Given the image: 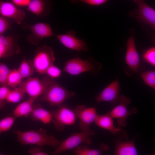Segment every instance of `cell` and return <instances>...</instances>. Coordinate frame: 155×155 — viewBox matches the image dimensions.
<instances>
[{"mask_svg": "<svg viewBox=\"0 0 155 155\" xmlns=\"http://www.w3.org/2000/svg\"><path fill=\"white\" fill-rule=\"evenodd\" d=\"M14 133L22 145H36L40 147L48 145L57 148L60 144L55 137L47 134L46 131L42 128L37 131H23L16 130Z\"/></svg>", "mask_w": 155, "mask_h": 155, "instance_id": "1", "label": "cell"}, {"mask_svg": "<svg viewBox=\"0 0 155 155\" xmlns=\"http://www.w3.org/2000/svg\"><path fill=\"white\" fill-rule=\"evenodd\" d=\"M75 95L74 92L67 90L48 75L46 89L38 101H46L51 106H59Z\"/></svg>", "mask_w": 155, "mask_h": 155, "instance_id": "2", "label": "cell"}, {"mask_svg": "<svg viewBox=\"0 0 155 155\" xmlns=\"http://www.w3.org/2000/svg\"><path fill=\"white\" fill-rule=\"evenodd\" d=\"M100 63L90 57L85 60L76 57L68 60L66 63L63 71L71 75H75L90 71L92 73L100 69Z\"/></svg>", "mask_w": 155, "mask_h": 155, "instance_id": "3", "label": "cell"}, {"mask_svg": "<svg viewBox=\"0 0 155 155\" xmlns=\"http://www.w3.org/2000/svg\"><path fill=\"white\" fill-rule=\"evenodd\" d=\"M95 132L89 128L79 133H72L63 141L51 154L57 155L69 150H72L82 144L89 145L92 142L90 136L94 135Z\"/></svg>", "mask_w": 155, "mask_h": 155, "instance_id": "4", "label": "cell"}, {"mask_svg": "<svg viewBox=\"0 0 155 155\" xmlns=\"http://www.w3.org/2000/svg\"><path fill=\"white\" fill-rule=\"evenodd\" d=\"M55 60L52 47L46 44L38 47L35 52L32 61L35 71L40 74H46L47 69L54 64Z\"/></svg>", "mask_w": 155, "mask_h": 155, "instance_id": "5", "label": "cell"}, {"mask_svg": "<svg viewBox=\"0 0 155 155\" xmlns=\"http://www.w3.org/2000/svg\"><path fill=\"white\" fill-rule=\"evenodd\" d=\"M51 112V122L58 131L61 132L67 125L75 124L77 118L73 110L63 104Z\"/></svg>", "mask_w": 155, "mask_h": 155, "instance_id": "6", "label": "cell"}, {"mask_svg": "<svg viewBox=\"0 0 155 155\" xmlns=\"http://www.w3.org/2000/svg\"><path fill=\"white\" fill-rule=\"evenodd\" d=\"M137 8L129 12L128 15L135 18L138 22L149 25L155 30V10L144 0H135Z\"/></svg>", "mask_w": 155, "mask_h": 155, "instance_id": "7", "label": "cell"}, {"mask_svg": "<svg viewBox=\"0 0 155 155\" xmlns=\"http://www.w3.org/2000/svg\"><path fill=\"white\" fill-rule=\"evenodd\" d=\"M118 101L120 104L113 108L109 113L113 118L118 119L117 122L120 127H125L127 125V118L130 115L137 112V109L133 108L131 110L127 108V105L131 101L129 98L123 95L119 96Z\"/></svg>", "mask_w": 155, "mask_h": 155, "instance_id": "8", "label": "cell"}, {"mask_svg": "<svg viewBox=\"0 0 155 155\" xmlns=\"http://www.w3.org/2000/svg\"><path fill=\"white\" fill-rule=\"evenodd\" d=\"M48 75H45L42 80L37 78H29L25 82H22L20 85L29 98L36 100L42 96L46 89Z\"/></svg>", "mask_w": 155, "mask_h": 155, "instance_id": "9", "label": "cell"}, {"mask_svg": "<svg viewBox=\"0 0 155 155\" xmlns=\"http://www.w3.org/2000/svg\"><path fill=\"white\" fill-rule=\"evenodd\" d=\"M28 28L32 34L27 37V40L32 44L37 45L43 38L54 35L50 25L48 24L40 22L29 25Z\"/></svg>", "mask_w": 155, "mask_h": 155, "instance_id": "10", "label": "cell"}, {"mask_svg": "<svg viewBox=\"0 0 155 155\" xmlns=\"http://www.w3.org/2000/svg\"><path fill=\"white\" fill-rule=\"evenodd\" d=\"M73 110L76 118L80 120L79 126L82 131L89 128L98 115L95 107H86L82 104L78 105Z\"/></svg>", "mask_w": 155, "mask_h": 155, "instance_id": "11", "label": "cell"}, {"mask_svg": "<svg viewBox=\"0 0 155 155\" xmlns=\"http://www.w3.org/2000/svg\"><path fill=\"white\" fill-rule=\"evenodd\" d=\"M58 40L66 47L79 52L81 51H87V44L82 39L76 37V33L73 31H70L65 34L56 35Z\"/></svg>", "mask_w": 155, "mask_h": 155, "instance_id": "12", "label": "cell"}, {"mask_svg": "<svg viewBox=\"0 0 155 155\" xmlns=\"http://www.w3.org/2000/svg\"><path fill=\"white\" fill-rule=\"evenodd\" d=\"M127 46L125 58V62L131 70L135 72L138 71L141 62L133 35H131L128 38Z\"/></svg>", "mask_w": 155, "mask_h": 155, "instance_id": "13", "label": "cell"}, {"mask_svg": "<svg viewBox=\"0 0 155 155\" xmlns=\"http://www.w3.org/2000/svg\"><path fill=\"white\" fill-rule=\"evenodd\" d=\"M0 15L11 18L19 25L26 18V13L23 9L18 8L12 3L0 1Z\"/></svg>", "mask_w": 155, "mask_h": 155, "instance_id": "14", "label": "cell"}, {"mask_svg": "<svg viewBox=\"0 0 155 155\" xmlns=\"http://www.w3.org/2000/svg\"><path fill=\"white\" fill-rule=\"evenodd\" d=\"M20 51V46L12 36L0 34V59L10 57Z\"/></svg>", "mask_w": 155, "mask_h": 155, "instance_id": "15", "label": "cell"}, {"mask_svg": "<svg viewBox=\"0 0 155 155\" xmlns=\"http://www.w3.org/2000/svg\"><path fill=\"white\" fill-rule=\"evenodd\" d=\"M120 84L118 79L112 82L95 98L97 103L107 101L114 103L118 101L120 91Z\"/></svg>", "mask_w": 155, "mask_h": 155, "instance_id": "16", "label": "cell"}, {"mask_svg": "<svg viewBox=\"0 0 155 155\" xmlns=\"http://www.w3.org/2000/svg\"><path fill=\"white\" fill-rule=\"evenodd\" d=\"M51 3L42 0H31L27 6L28 10L37 16L44 17L50 12Z\"/></svg>", "mask_w": 155, "mask_h": 155, "instance_id": "17", "label": "cell"}, {"mask_svg": "<svg viewBox=\"0 0 155 155\" xmlns=\"http://www.w3.org/2000/svg\"><path fill=\"white\" fill-rule=\"evenodd\" d=\"M30 116L33 121H40L44 124H49L51 121V112L43 108L39 103L34 104Z\"/></svg>", "mask_w": 155, "mask_h": 155, "instance_id": "18", "label": "cell"}, {"mask_svg": "<svg viewBox=\"0 0 155 155\" xmlns=\"http://www.w3.org/2000/svg\"><path fill=\"white\" fill-rule=\"evenodd\" d=\"M94 123L100 127L109 131L113 135L118 134L121 130V127L114 126L113 118L109 113L98 115Z\"/></svg>", "mask_w": 155, "mask_h": 155, "instance_id": "19", "label": "cell"}, {"mask_svg": "<svg viewBox=\"0 0 155 155\" xmlns=\"http://www.w3.org/2000/svg\"><path fill=\"white\" fill-rule=\"evenodd\" d=\"M114 155H137L135 140L119 141L117 142Z\"/></svg>", "mask_w": 155, "mask_h": 155, "instance_id": "20", "label": "cell"}, {"mask_svg": "<svg viewBox=\"0 0 155 155\" xmlns=\"http://www.w3.org/2000/svg\"><path fill=\"white\" fill-rule=\"evenodd\" d=\"M35 100L29 98L26 100L19 104L13 112L14 117H28L31 114L33 109L34 103Z\"/></svg>", "mask_w": 155, "mask_h": 155, "instance_id": "21", "label": "cell"}, {"mask_svg": "<svg viewBox=\"0 0 155 155\" xmlns=\"http://www.w3.org/2000/svg\"><path fill=\"white\" fill-rule=\"evenodd\" d=\"M109 149V146L102 143L99 148L92 149L85 146H78L72 150L76 155H102Z\"/></svg>", "mask_w": 155, "mask_h": 155, "instance_id": "22", "label": "cell"}, {"mask_svg": "<svg viewBox=\"0 0 155 155\" xmlns=\"http://www.w3.org/2000/svg\"><path fill=\"white\" fill-rule=\"evenodd\" d=\"M18 70L23 79L30 78L34 74L35 71L32 61L26 59L24 57Z\"/></svg>", "mask_w": 155, "mask_h": 155, "instance_id": "23", "label": "cell"}, {"mask_svg": "<svg viewBox=\"0 0 155 155\" xmlns=\"http://www.w3.org/2000/svg\"><path fill=\"white\" fill-rule=\"evenodd\" d=\"M25 93L20 86L12 90L9 91L6 99V102L12 103L18 102L22 100L25 96Z\"/></svg>", "mask_w": 155, "mask_h": 155, "instance_id": "24", "label": "cell"}, {"mask_svg": "<svg viewBox=\"0 0 155 155\" xmlns=\"http://www.w3.org/2000/svg\"><path fill=\"white\" fill-rule=\"evenodd\" d=\"M22 77L18 69H14L11 70L7 81L8 86L12 88L16 87L20 85L22 82Z\"/></svg>", "mask_w": 155, "mask_h": 155, "instance_id": "25", "label": "cell"}, {"mask_svg": "<svg viewBox=\"0 0 155 155\" xmlns=\"http://www.w3.org/2000/svg\"><path fill=\"white\" fill-rule=\"evenodd\" d=\"M142 78L144 82L154 90L155 89V71L150 70L141 73Z\"/></svg>", "mask_w": 155, "mask_h": 155, "instance_id": "26", "label": "cell"}, {"mask_svg": "<svg viewBox=\"0 0 155 155\" xmlns=\"http://www.w3.org/2000/svg\"><path fill=\"white\" fill-rule=\"evenodd\" d=\"M10 70L3 62H0V85L8 87L7 79Z\"/></svg>", "mask_w": 155, "mask_h": 155, "instance_id": "27", "label": "cell"}, {"mask_svg": "<svg viewBox=\"0 0 155 155\" xmlns=\"http://www.w3.org/2000/svg\"><path fill=\"white\" fill-rule=\"evenodd\" d=\"M16 118L9 116L5 117L0 121V133L9 130L13 125Z\"/></svg>", "mask_w": 155, "mask_h": 155, "instance_id": "28", "label": "cell"}, {"mask_svg": "<svg viewBox=\"0 0 155 155\" xmlns=\"http://www.w3.org/2000/svg\"><path fill=\"white\" fill-rule=\"evenodd\" d=\"M145 60L153 66H155V47H152L148 49L143 56Z\"/></svg>", "mask_w": 155, "mask_h": 155, "instance_id": "29", "label": "cell"}, {"mask_svg": "<svg viewBox=\"0 0 155 155\" xmlns=\"http://www.w3.org/2000/svg\"><path fill=\"white\" fill-rule=\"evenodd\" d=\"M62 71L58 67L53 64L47 69L46 74L52 79L59 78L61 75Z\"/></svg>", "mask_w": 155, "mask_h": 155, "instance_id": "30", "label": "cell"}, {"mask_svg": "<svg viewBox=\"0 0 155 155\" xmlns=\"http://www.w3.org/2000/svg\"><path fill=\"white\" fill-rule=\"evenodd\" d=\"M10 90L8 87L1 86L0 87V111L5 106L7 94Z\"/></svg>", "mask_w": 155, "mask_h": 155, "instance_id": "31", "label": "cell"}, {"mask_svg": "<svg viewBox=\"0 0 155 155\" xmlns=\"http://www.w3.org/2000/svg\"><path fill=\"white\" fill-rule=\"evenodd\" d=\"M77 1L82 3L88 5L98 6L102 5L107 2V0H79Z\"/></svg>", "mask_w": 155, "mask_h": 155, "instance_id": "32", "label": "cell"}, {"mask_svg": "<svg viewBox=\"0 0 155 155\" xmlns=\"http://www.w3.org/2000/svg\"><path fill=\"white\" fill-rule=\"evenodd\" d=\"M9 26L8 20L5 18L0 16V34H3L8 29Z\"/></svg>", "mask_w": 155, "mask_h": 155, "instance_id": "33", "label": "cell"}, {"mask_svg": "<svg viewBox=\"0 0 155 155\" xmlns=\"http://www.w3.org/2000/svg\"><path fill=\"white\" fill-rule=\"evenodd\" d=\"M28 152L29 155H49L48 154L41 151L40 148L38 147L30 148Z\"/></svg>", "mask_w": 155, "mask_h": 155, "instance_id": "34", "label": "cell"}, {"mask_svg": "<svg viewBox=\"0 0 155 155\" xmlns=\"http://www.w3.org/2000/svg\"><path fill=\"white\" fill-rule=\"evenodd\" d=\"M31 0H13L12 3L15 6L19 7L27 6Z\"/></svg>", "mask_w": 155, "mask_h": 155, "instance_id": "35", "label": "cell"}, {"mask_svg": "<svg viewBox=\"0 0 155 155\" xmlns=\"http://www.w3.org/2000/svg\"><path fill=\"white\" fill-rule=\"evenodd\" d=\"M152 155H155V152H154Z\"/></svg>", "mask_w": 155, "mask_h": 155, "instance_id": "36", "label": "cell"}, {"mask_svg": "<svg viewBox=\"0 0 155 155\" xmlns=\"http://www.w3.org/2000/svg\"><path fill=\"white\" fill-rule=\"evenodd\" d=\"M0 155H2L0 153Z\"/></svg>", "mask_w": 155, "mask_h": 155, "instance_id": "37", "label": "cell"}]
</instances>
